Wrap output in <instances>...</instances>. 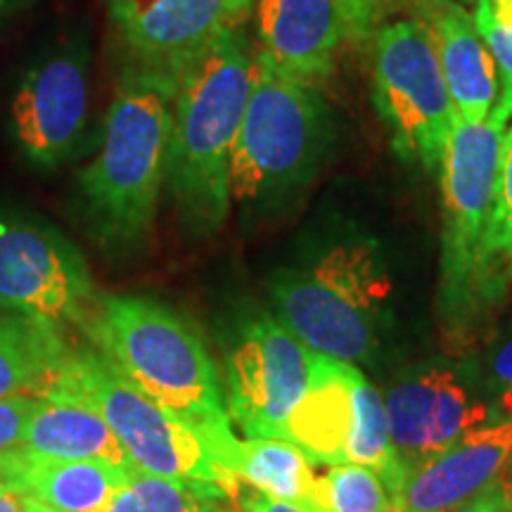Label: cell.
Returning a JSON list of instances; mask_svg holds the SVG:
<instances>
[{"label": "cell", "instance_id": "33", "mask_svg": "<svg viewBox=\"0 0 512 512\" xmlns=\"http://www.w3.org/2000/svg\"><path fill=\"white\" fill-rule=\"evenodd\" d=\"M22 508H24V512H57L53 508H48V505L34 501V498H29V496H22Z\"/></svg>", "mask_w": 512, "mask_h": 512}, {"label": "cell", "instance_id": "12", "mask_svg": "<svg viewBox=\"0 0 512 512\" xmlns=\"http://www.w3.org/2000/svg\"><path fill=\"white\" fill-rule=\"evenodd\" d=\"M88 102V60L79 50L31 67L10 107V131L22 157L38 169L67 162L86 131Z\"/></svg>", "mask_w": 512, "mask_h": 512}, {"label": "cell", "instance_id": "2", "mask_svg": "<svg viewBox=\"0 0 512 512\" xmlns=\"http://www.w3.org/2000/svg\"><path fill=\"white\" fill-rule=\"evenodd\" d=\"M176 86V72L131 60L107 110L98 155L79 176L88 230L112 254H133L152 238L169 178Z\"/></svg>", "mask_w": 512, "mask_h": 512}, {"label": "cell", "instance_id": "11", "mask_svg": "<svg viewBox=\"0 0 512 512\" xmlns=\"http://www.w3.org/2000/svg\"><path fill=\"white\" fill-rule=\"evenodd\" d=\"M228 415L247 437L283 439L311 380L313 351L271 311H245L221 335Z\"/></svg>", "mask_w": 512, "mask_h": 512}, {"label": "cell", "instance_id": "17", "mask_svg": "<svg viewBox=\"0 0 512 512\" xmlns=\"http://www.w3.org/2000/svg\"><path fill=\"white\" fill-rule=\"evenodd\" d=\"M356 375L351 363L335 361L313 351L311 380L283 427L292 441L320 465H344L356 430Z\"/></svg>", "mask_w": 512, "mask_h": 512}, {"label": "cell", "instance_id": "1", "mask_svg": "<svg viewBox=\"0 0 512 512\" xmlns=\"http://www.w3.org/2000/svg\"><path fill=\"white\" fill-rule=\"evenodd\" d=\"M83 332L133 387L207 439L235 479L240 439L228 415L226 389L188 318L140 294H100Z\"/></svg>", "mask_w": 512, "mask_h": 512}, {"label": "cell", "instance_id": "31", "mask_svg": "<svg viewBox=\"0 0 512 512\" xmlns=\"http://www.w3.org/2000/svg\"><path fill=\"white\" fill-rule=\"evenodd\" d=\"M486 3H489L491 15H494L505 29L512 31V0H486Z\"/></svg>", "mask_w": 512, "mask_h": 512}, {"label": "cell", "instance_id": "23", "mask_svg": "<svg viewBox=\"0 0 512 512\" xmlns=\"http://www.w3.org/2000/svg\"><path fill=\"white\" fill-rule=\"evenodd\" d=\"M320 512H394L392 494L375 470L363 465H330L318 479Z\"/></svg>", "mask_w": 512, "mask_h": 512}, {"label": "cell", "instance_id": "28", "mask_svg": "<svg viewBox=\"0 0 512 512\" xmlns=\"http://www.w3.org/2000/svg\"><path fill=\"white\" fill-rule=\"evenodd\" d=\"M392 0H342L344 10H347L351 29H354V43L366 41L368 36L375 34L377 19Z\"/></svg>", "mask_w": 512, "mask_h": 512}, {"label": "cell", "instance_id": "10", "mask_svg": "<svg viewBox=\"0 0 512 512\" xmlns=\"http://www.w3.org/2000/svg\"><path fill=\"white\" fill-rule=\"evenodd\" d=\"M382 399L399 484L465 434L498 420L479 361L420 363L396 377Z\"/></svg>", "mask_w": 512, "mask_h": 512}, {"label": "cell", "instance_id": "7", "mask_svg": "<svg viewBox=\"0 0 512 512\" xmlns=\"http://www.w3.org/2000/svg\"><path fill=\"white\" fill-rule=\"evenodd\" d=\"M50 387L91 406L138 470L235 489V479L223 470L207 439L164 413L95 347H72Z\"/></svg>", "mask_w": 512, "mask_h": 512}, {"label": "cell", "instance_id": "25", "mask_svg": "<svg viewBox=\"0 0 512 512\" xmlns=\"http://www.w3.org/2000/svg\"><path fill=\"white\" fill-rule=\"evenodd\" d=\"M491 249H494L496 264L501 266V271L505 275H508V268L512 264V124L505 128L503 145H501V162H498Z\"/></svg>", "mask_w": 512, "mask_h": 512}, {"label": "cell", "instance_id": "36", "mask_svg": "<svg viewBox=\"0 0 512 512\" xmlns=\"http://www.w3.org/2000/svg\"><path fill=\"white\" fill-rule=\"evenodd\" d=\"M463 3H477V0H463Z\"/></svg>", "mask_w": 512, "mask_h": 512}, {"label": "cell", "instance_id": "27", "mask_svg": "<svg viewBox=\"0 0 512 512\" xmlns=\"http://www.w3.org/2000/svg\"><path fill=\"white\" fill-rule=\"evenodd\" d=\"M36 403L38 396H12L0 401V456L24 444V432Z\"/></svg>", "mask_w": 512, "mask_h": 512}, {"label": "cell", "instance_id": "29", "mask_svg": "<svg viewBox=\"0 0 512 512\" xmlns=\"http://www.w3.org/2000/svg\"><path fill=\"white\" fill-rule=\"evenodd\" d=\"M448 512H512V494L501 482L491 484L482 494Z\"/></svg>", "mask_w": 512, "mask_h": 512}, {"label": "cell", "instance_id": "14", "mask_svg": "<svg viewBox=\"0 0 512 512\" xmlns=\"http://www.w3.org/2000/svg\"><path fill=\"white\" fill-rule=\"evenodd\" d=\"M512 463V418L465 434L411 472L394 491V512H448L496 484Z\"/></svg>", "mask_w": 512, "mask_h": 512}, {"label": "cell", "instance_id": "21", "mask_svg": "<svg viewBox=\"0 0 512 512\" xmlns=\"http://www.w3.org/2000/svg\"><path fill=\"white\" fill-rule=\"evenodd\" d=\"M313 465L316 463L292 441L249 437L247 441H240L235 479L245 482L249 489L278 498V501L297 503L320 512V477Z\"/></svg>", "mask_w": 512, "mask_h": 512}, {"label": "cell", "instance_id": "35", "mask_svg": "<svg viewBox=\"0 0 512 512\" xmlns=\"http://www.w3.org/2000/svg\"><path fill=\"white\" fill-rule=\"evenodd\" d=\"M508 278H510V283H512V264H510V268H508Z\"/></svg>", "mask_w": 512, "mask_h": 512}, {"label": "cell", "instance_id": "26", "mask_svg": "<svg viewBox=\"0 0 512 512\" xmlns=\"http://www.w3.org/2000/svg\"><path fill=\"white\" fill-rule=\"evenodd\" d=\"M486 392L494 403L498 420L512 418V330L496 342L482 363Z\"/></svg>", "mask_w": 512, "mask_h": 512}, {"label": "cell", "instance_id": "9", "mask_svg": "<svg viewBox=\"0 0 512 512\" xmlns=\"http://www.w3.org/2000/svg\"><path fill=\"white\" fill-rule=\"evenodd\" d=\"M100 294L86 256L38 216L0 211V311L86 330Z\"/></svg>", "mask_w": 512, "mask_h": 512}, {"label": "cell", "instance_id": "34", "mask_svg": "<svg viewBox=\"0 0 512 512\" xmlns=\"http://www.w3.org/2000/svg\"><path fill=\"white\" fill-rule=\"evenodd\" d=\"M8 3H10V0H0V10H3Z\"/></svg>", "mask_w": 512, "mask_h": 512}, {"label": "cell", "instance_id": "5", "mask_svg": "<svg viewBox=\"0 0 512 512\" xmlns=\"http://www.w3.org/2000/svg\"><path fill=\"white\" fill-rule=\"evenodd\" d=\"M335 128L318 83L254 53V79L230 157V195L245 211L283 209L328 157Z\"/></svg>", "mask_w": 512, "mask_h": 512}, {"label": "cell", "instance_id": "16", "mask_svg": "<svg viewBox=\"0 0 512 512\" xmlns=\"http://www.w3.org/2000/svg\"><path fill=\"white\" fill-rule=\"evenodd\" d=\"M420 19L437 48L439 67L458 117L467 124L489 119L498 98V69L479 34L475 15L453 0H422Z\"/></svg>", "mask_w": 512, "mask_h": 512}, {"label": "cell", "instance_id": "6", "mask_svg": "<svg viewBox=\"0 0 512 512\" xmlns=\"http://www.w3.org/2000/svg\"><path fill=\"white\" fill-rule=\"evenodd\" d=\"M271 313L304 347L342 363H370L392 323V283L373 242H339L268 280Z\"/></svg>", "mask_w": 512, "mask_h": 512}, {"label": "cell", "instance_id": "18", "mask_svg": "<svg viewBox=\"0 0 512 512\" xmlns=\"http://www.w3.org/2000/svg\"><path fill=\"white\" fill-rule=\"evenodd\" d=\"M128 470L102 460L38 456L22 446L0 456V484L5 489L57 512H102L124 486Z\"/></svg>", "mask_w": 512, "mask_h": 512}, {"label": "cell", "instance_id": "4", "mask_svg": "<svg viewBox=\"0 0 512 512\" xmlns=\"http://www.w3.org/2000/svg\"><path fill=\"white\" fill-rule=\"evenodd\" d=\"M505 128L494 119L467 124L458 117L439 169L444 230L437 304L446 330L456 337L475 332L510 283L491 249Z\"/></svg>", "mask_w": 512, "mask_h": 512}, {"label": "cell", "instance_id": "8", "mask_svg": "<svg viewBox=\"0 0 512 512\" xmlns=\"http://www.w3.org/2000/svg\"><path fill=\"white\" fill-rule=\"evenodd\" d=\"M373 100L396 155L439 171L458 110L420 19H399L375 31Z\"/></svg>", "mask_w": 512, "mask_h": 512}, {"label": "cell", "instance_id": "20", "mask_svg": "<svg viewBox=\"0 0 512 512\" xmlns=\"http://www.w3.org/2000/svg\"><path fill=\"white\" fill-rule=\"evenodd\" d=\"M69 351L64 328L0 316V401L46 394Z\"/></svg>", "mask_w": 512, "mask_h": 512}, {"label": "cell", "instance_id": "30", "mask_svg": "<svg viewBox=\"0 0 512 512\" xmlns=\"http://www.w3.org/2000/svg\"><path fill=\"white\" fill-rule=\"evenodd\" d=\"M238 494H240L238 503L242 512H316L311 508H304V505L278 501V498H271L254 489H240Z\"/></svg>", "mask_w": 512, "mask_h": 512}, {"label": "cell", "instance_id": "19", "mask_svg": "<svg viewBox=\"0 0 512 512\" xmlns=\"http://www.w3.org/2000/svg\"><path fill=\"white\" fill-rule=\"evenodd\" d=\"M31 453L64 460H102L117 467H133L124 446L91 406L72 394L50 387L38 396L24 444Z\"/></svg>", "mask_w": 512, "mask_h": 512}, {"label": "cell", "instance_id": "24", "mask_svg": "<svg viewBox=\"0 0 512 512\" xmlns=\"http://www.w3.org/2000/svg\"><path fill=\"white\" fill-rule=\"evenodd\" d=\"M475 22L484 43L489 46L491 55H494L498 69V98L489 119L508 126V121L512 119V31L505 29L503 24L491 15L486 0H477Z\"/></svg>", "mask_w": 512, "mask_h": 512}, {"label": "cell", "instance_id": "22", "mask_svg": "<svg viewBox=\"0 0 512 512\" xmlns=\"http://www.w3.org/2000/svg\"><path fill=\"white\" fill-rule=\"evenodd\" d=\"M226 494L223 486L157 477L133 465L102 512H233Z\"/></svg>", "mask_w": 512, "mask_h": 512}, {"label": "cell", "instance_id": "15", "mask_svg": "<svg viewBox=\"0 0 512 512\" xmlns=\"http://www.w3.org/2000/svg\"><path fill=\"white\" fill-rule=\"evenodd\" d=\"M256 36V53L311 83L328 79L344 43H354L342 0H256Z\"/></svg>", "mask_w": 512, "mask_h": 512}, {"label": "cell", "instance_id": "32", "mask_svg": "<svg viewBox=\"0 0 512 512\" xmlns=\"http://www.w3.org/2000/svg\"><path fill=\"white\" fill-rule=\"evenodd\" d=\"M0 512H24L22 496L0 484Z\"/></svg>", "mask_w": 512, "mask_h": 512}, {"label": "cell", "instance_id": "3", "mask_svg": "<svg viewBox=\"0 0 512 512\" xmlns=\"http://www.w3.org/2000/svg\"><path fill=\"white\" fill-rule=\"evenodd\" d=\"M254 79L240 27L216 38L178 74L169 147V190L183 228L214 235L228 219L230 157Z\"/></svg>", "mask_w": 512, "mask_h": 512}, {"label": "cell", "instance_id": "13", "mask_svg": "<svg viewBox=\"0 0 512 512\" xmlns=\"http://www.w3.org/2000/svg\"><path fill=\"white\" fill-rule=\"evenodd\" d=\"M133 62L181 74L216 38L242 27L254 0H105Z\"/></svg>", "mask_w": 512, "mask_h": 512}]
</instances>
